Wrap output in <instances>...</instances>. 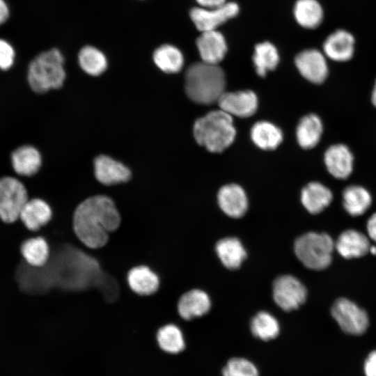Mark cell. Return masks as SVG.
<instances>
[{
    "mask_svg": "<svg viewBox=\"0 0 376 376\" xmlns=\"http://www.w3.org/2000/svg\"><path fill=\"white\" fill-rule=\"evenodd\" d=\"M121 223V215L112 198L95 194L82 200L72 215V228L79 241L90 249L103 247L110 234Z\"/></svg>",
    "mask_w": 376,
    "mask_h": 376,
    "instance_id": "1",
    "label": "cell"
},
{
    "mask_svg": "<svg viewBox=\"0 0 376 376\" xmlns=\"http://www.w3.org/2000/svg\"><path fill=\"white\" fill-rule=\"evenodd\" d=\"M185 81L187 96L198 104L217 102L225 92V74L218 65L203 61L194 63L186 70Z\"/></svg>",
    "mask_w": 376,
    "mask_h": 376,
    "instance_id": "2",
    "label": "cell"
},
{
    "mask_svg": "<svg viewBox=\"0 0 376 376\" xmlns=\"http://www.w3.org/2000/svg\"><path fill=\"white\" fill-rule=\"evenodd\" d=\"M196 142L212 152H221L233 142L236 131L230 115L221 109L198 118L194 125Z\"/></svg>",
    "mask_w": 376,
    "mask_h": 376,
    "instance_id": "3",
    "label": "cell"
},
{
    "mask_svg": "<svg viewBox=\"0 0 376 376\" xmlns=\"http://www.w3.org/2000/svg\"><path fill=\"white\" fill-rule=\"evenodd\" d=\"M65 79L64 58L56 48L41 52L31 62L27 79L33 91L43 93L61 88Z\"/></svg>",
    "mask_w": 376,
    "mask_h": 376,
    "instance_id": "4",
    "label": "cell"
},
{
    "mask_svg": "<svg viewBox=\"0 0 376 376\" xmlns=\"http://www.w3.org/2000/svg\"><path fill=\"white\" fill-rule=\"evenodd\" d=\"M334 247L331 237L327 233L310 232L296 240L294 250L297 258L306 267L322 270L331 264Z\"/></svg>",
    "mask_w": 376,
    "mask_h": 376,
    "instance_id": "5",
    "label": "cell"
},
{
    "mask_svg": "<svg viewBox=\"0 0 376 376\" xmlns=\"http://www.w3.org/2000/svg\"><path fill=\"white\" fill-rule=\"evenodd\" d=\"M29 200L27 190L19 180L13 177L0 178V220L13 224Z\"/></svg>",
    "mask_w": 376,
    "mask_h": 376,
    "instance_id": "6",
    "label": "cell"
},
{
    "mask_svg": "<svg viewBox=\"0 0 376 376\" xmlns=\"http://www.w3.org/2000/svg\"><path fill=\"white\" fill-rule=\"evenodd\" d=\"M273 299L283 311L297 309L306 299L307 291L303 283L292 275H282L273 283Z\"/></svg>",
    "mask_w": 376,
    "mask_h": 376,
    "instance_id": "7",
    "label": "cell"
},
{
    "mask_svg": "<svg viewBox=\"0 0 376 376\" xmlns=\"http://www.w3.org/2000/svg\"><path fill=\"white\" fill-rule=\"evenodd\" d=\"M331 315L341 329L347 334L361 335L368 328L366 311L347 299H337L332 306Z\"/></svg>",
    "mask_w": 376,
    "mask_h": 376,
    "instance_id": "8",
    "label": "cell"
},
{
    "mask_svg": "<svg viewBox=\"0 0 376 376\" xmlns=\"http://www.w3.org/2000/svg\"><path fill=\"white\" fill-rule=\"evenodd\" d=\"M239 10L236 3L226 2L213 8L194 7L191 9L189 15L196 29L203 32L217 30L219 26L236 16Z\"/></svg>",
    "mask_w": 376,
    "mask_h": 376,
    "instance_id": "9",
    "label": "cell"
},
{
    "mask_svg": "<svg viewBox=\"0 0 376 376\" xmlns=\"http://www.w3.org/2000/svg\"><path fill=\"white\" fill-rule=\"evenodd\" d=\"M295 65L308 81L320 84L327 79L329 70L324 54L316 49L300 52L295 58Z\"/></svg>",
    "mask_w": 376,
    "mask_h": 376,
    "instance_id": "10",
    "label": "cell"
},
{
    "mask_svg": "<svg viewBox=\"0 0 376 376\" xmlns=\"http://www.w3.org/2000/svg\"><path fill=\"white\" fill-rule=\"evenodd\" d=\"M217 102L220 109L240 118L251 116L258 108L257 96L251 91L224 92Z\"/></svg>",
    "mask_w": 376,
    "mask_h": 376,
    "instance_id": "11",
    "label": "cell"
},
{
    "mask_svg": "<svg viewBox=\"0 0 376 376\" xmlns=\"http://www.w3.org/2000/svg\"><path fill=\"white\" fill-rule=\"evenodd\" d=\"M53 216V209L46 201L33 198L24 205L19 219L27 230L36 233L51 221Z\"/></svg>",
    "mask_w": 376,
    "mask_h": 376,
    "instance_id": "12",
    "label": "cell"
},
{
    "mask_svg": "<svg viewBox=\"0 0 376 376\" xmlns=\"http://www.w3.org/2000/svg\"><path fill=\"white\" fill-rule=\"evenodd\" d=\"M355 39L353 35L344 29L331 33L323 42L324 55L338 62L350 60L354 53Z\"/></svg>",
    "mask_w": 376,
    "mask_h": 376,
    "instance_id": "13",
    "label": "cell"
},
{
    "mask_svg": "<svg viewBox=\"0 0 376 376\" xmlns=\"http://www.w3.org/2000/svg\"><path fill=\"white\" fill-rule=\"evenodd\" d=\"M94 173L98 182L108 186L127 182L131 177V172L125 165L107 155H100L95 159Z\"/></svg>",
    "mask_w": 376,
    "mask_h": 376,
    "instance_id": "14",
    "label": "cell"
},
{
    "mask_svg": "<svg viewBox=\"0 0 376 376\" xmlns=\"http://www.w3.org/2000/svg\"><path fill=\"white\" fill-rule=\"evenodd\" d=\"M196 46L202 61L210 64L218 65L227 52L226 40L217 30L201 32Z\"/></svg>",
    "mask_w": 376,
    "mask_h": 376,
    "instance_id": "15",
    "label": "cell"
},
{
    "mask_svg": "<svg viewBox=\"0 0 376 376\" xmlns=\"http://www.w3.org/2000/svg\"><path fill=\"white\" fill-rule=\"evenodd\" d=\"M127 283L130 290L139 296L152 295L160 287L159 275L145 265L132 267L127 274Z\"/></svg>",
    "mask_w": 376,
    "mask_h": 376,
    "instance_id": "16",
    "label": "cell"
},
{
    "mask_svg": "<svg viewBox=\"0 0 376 376\" xmlns=\"http://www.w3.org/2000/svg\"><path fill=\"white\" fill-rule=\"evenodd\" d=\"M324 160L329 173L337 179H346L353 169V155L345 144H334L325 151Z\"/></svg>",
    "mask_w": 376,
    "mask_h": 376,
    "instance_id": "17",
    "label": "cell"
},
{
    "mask_svg": "<svg viewBox=\"0 0 376 376\" xmlns=\"http://www.w3.org/2000/svg\"><path fill=\"white\" fill-rule=\"evenodd\" d=\"M217 201L221 210L232 218L242 217L248 208L246 195L244 189L236 184L223 186L217 194Z\"/></svg>",
    "mask_w": 376,
    "mask_h": 376,
    "instance_id": "18",
    "label": "cell"
},
{
    "mask_svg": "<svg viewBox=\"0 0 376 376\" xmlns=\"http://www.w3.org/2000/svg\"><path fill=\"white\" fill-rule=\"evenodd\" d=\"M19 252L25 264L38 268L47 263L51 249L48 240L44 236L35 233L23 240L19 246Z\"/></svg>",
    "mask_w": 376,
    "mask_h": 376,
    "instance_id": "19",
    "label": "cell"
},
{
    "mask_svg": "<svg viewBox=\"0 0 376 376\" xmlns=\"http://www.w3.org/2000/svg\"><path fill=\"white\" fill-rule=\"evenodd\" d=\"M211 306L209 296L201 290L193 289L183 293L177 302V312L185 320L203 316Z\"/></svg>",
    "mask_w": 376,
    "mask_h": 376,
    "instance_id": "20",
    "label": "cell"
},
{
    "mask_svg": "<svg viewBox=\"0 0 376 376\" xmlns=\"http://www.w3.org/2000/svg\"><path fill=\"white\" fill-rule=\"evenodd\" d=\"M370 246L368 238L355 230H347L342 233L335 244L338 253L347 259L366 255Z\"/></svg>",
    "mask_w": 376,
    "mask_h": 376,
    "instance_id": "21",
    "label": "cell"
},
{
    "mask_svg": "<svg viewBox=\"0 0 376 376\" xmlns=\"http://www.w3.org/2000/svg\"><path fill=\"white\" fill-rule=\"evenodd\" d=\"M332 201V193L326 186L318 182L306 185L301 192V201L311 214L321 212Z\"/></svg>",
    "mask_w": 376,
    "mask_h": 376,
    "instance_id": "22",
    "label": "cell"
},
{
    "mask_svg": "<svg viewBox=\"0 0 376 376\" xmlns=\"http://www.w3.org/2000/svg\"><path fill=\"white\" fill-rule=\"evenodd\" d=\"M216 253L222 264L229 269H237L246 258V252L237 237L219 240L215 246Z\"/></svg>",
    "mask_w": 376,
    "mask_h": 376,
    "instance_id": "23",
    "label": "cell"
},
{
    "mask_svg": "<svg viewBox=\"0 0 376 376\" xmlns=\"http://www.w3.org/2000/svg\"><path fill=\"white\" fill-rule=\"evenodd\" d=\"M11 162L15 171L21 175L31 176L40 169L42 158L38 150L31 146H23L13 151Z\"/></svg>",
    "mask_w": 376,
    "mask_h": 376,
    "instance_id": "24",
    "label": "cell"
},
{
    "mask_svg": "<svg viewBox=\"0 0 376 376\" xmlns=\"http://www.w3.org/2000/svg\"><path fill=\"white\" fill-rule=\"evenodd\" d=\"M251 138L258 148L265 150H272L282 142L283 133L280 128L273 123L259 121L251 127Z\"/></svg>",
    "mask_w": 376,
    "mask_h": 376,
    "instance_id": "25",
    "label": "cell"
},
{
    "mask_svg": "<svg viewBox=\"0 0 376 376\" xmlns=\"http://www.w3.org/2000/svg\"><path fill=\"white\" fill-rule=\"evenodd\" d=\"M322 123L315 114H308L301 118L296 130V136L299 146L304 149L315 147L321 138Z\"/></svg>",
    "mask_w": 376,
    "mask_h": 376,
    "instance_id": "26",
    "label": "cell"
},
{
    "mask_svg": "<svg viewBox=\"0 0 376 376\" xmlns=\"http://www.w3.org/2000/svg\"><path fill=\"white\" fill-rule=\"evenodd\" d=\"M293 13L297 22L308 29L318 27L324 17L323 8L317 0H297Z\"/></svg>",
    "mask_w": 376,
    "mask_h": 376,
    "instance_id": "27",
    "label": "cell"
},
{
    "mask_svg": "<svg viewBox=\"0 0 376 376\" xmlns=\"http://www.w3.org/2000/svg\"><path fill=\"white\" fill-rule=\"evenodd\" d=\"M152 58L155 65L166 73H177L181 70L184 64L180 50L169 44L157 47L153 52Z\"/></svg>",
    "mask_w": 376,
    "mask_h": 376,
    "instance_id": "28",
    "label": "cell"
},
{
    "mask_svg": "<svg viewBox=\"0 0 376 376\" xmlns=\"http://www.w3.org/2000/svg\"><path fill=\"white\" fill-rule=\"evenodd\" d=\"M343 206L352 216L363 214L370 206L372 198L370 193L363 187L351 185L343 192Z\"/></svg>",
    "mask_w": 376,
    "mask_h": 376,
    "instance_id": "29",
    "label": "cell"
},
{
    "mask_svg": "<svg viewBox=\"0 0 376 376\" xmlns=\"http://www.w3.org/2000/svg\"><path fill=\"white\" fill-rule=\"evenodd\" d=\"M156 340L159 347L167 353L178 354L185 347L181 329L173 323L161 326L157 331Z\"/></svg>",
    "mask_w": 376,
    "mask_h": 376,
    "instance_id": "30",
    "label": "cell"
},
{
    "mask_svg": "<svg viewBox=\"0 0 376 376\" xmlns=\"http://www.w3.org/2000/svg\"><path fill=\"white\" fill-rule=\"evenodd\" d=\"M253 61L257 74L263 77L269 70H273L279 61L276 47L269 42H263L255 46Z\"/></svg>",
    "mask_w": 376,
    "mask_h": 376,
    "instance_id": "31",
    "label": "cell"
},
{
    "mask_svg": "<svg viewBox=\"0 0 376 376\" xmlns=\"http://www.w3.org/2000/svg\"><path fill=\"white\" fill-rule=\"evenodd\" d=\"M78 62L81 68L91 76L102 74L107 68V59L97 48L87 45L82 47L78 54Z\"/></svg>",
    "mask_w": 376,
    "mask_h": 376,
    "instance_id": "32",
    "label": "cell"
},
{
    "mask_svg": "<svg viewBox=\"0 0 376 376\" xmlns=\"http://www.w3.org/2000/svg\"><path fill=\"white\" fill-rule=\"evenodd\" d=\"M250 328L255 337L264 341L276 338L280 331L277 320L265 311L259 312L252 318Z\"/></svg>",
    "mask_w": 376,
    "mask_h": 376,
    "instance_id": "33",
    "label": "cell"
},
{
    "mask_svg": "<svg viewBox=\"0 0 376 376\" xmlns=\"http://www.w3.org/2000/svg\"><path fill=\"white\" fill-rule=\"evenodd\" d=\"M222 376H259L257 367L242 357L230 359L222 369Z\"/></svg>",
    "mask_w": 376,
    "mask_h": 376,
    "instance_id": "34",
    "label": "cell"
},
{
    "mask_svg": "<svg viewBox=\"0 0 376 376\" xmlns=\"http://www.w3.org/2000/svg\"><path fill=\"white\" fill-rule=\"evenodd\" d=\"M15 51L13 47L6 40L0 38V68L8 70L13 64Z\"/></svg>",
    "mask_w": 376,
    "mask_h": 376,
    "instance_id": "35",
    "label": "cell"
},
{
    "mask_svg": "<svg viewBox=\"0 0 376 376\" xmlns=\"http://www.w3.org/2000/svg\"><path fill=\"white\" fill-rule=\"evenodd\" d=\"M366 376H376V350L371 352L364 363Z\"/></svg>",
    "mask_w": 376,
    "mask_h": 376,
    "instance_id": "36",
    "label": "cell"
},
{
    "mask_svg": "<svg viewBox=\"0 0 376 376\" xmlns=\"http://www.w3.org/2000/svg\"><path fill=\"white\" fill-rule=\"evenodd\" d=\"M367 231L369 237L376 242V213L373 214L367 221Z\"/></svg>",
    "mask_w": 376,
    "mask_h": 376,
    "instance_id": "37",
    "label": "cell"
},
{
    "mask_svg": "<svg viewBox=\"0 0 376 376\" xmlns=\"http://www.w3.org/2000/svg\"><path fill=\"white\" fill-rule=\"evenodd\" d=\"M201 7L213 8L221 6L226 3V0H196Z\"/></svg>",
    "mask_w": 376,
    "mask_h": 376,
    "instance_id": "38",
    "label": "cell"
},
{
    "mask_svg": "<svg viewBox=\"0 0 376 376\" xmlns=\"http://www.w3.org/2000/svg\"><path fill=\"white\" fill-rule=\"evenodd\" d=\"M9 16V9L4 1V0H0V24L4 23Z\"/></svg>",
    "mask_w": 376,
    "mask_h": 376,
    "instance_id": "39",
    "label": "cell"
},
{
    "mask_svg": "<svg viewBox=\"0 0 376 376\" xmlns=\"http://www.w3.org/2000/svg\"><path fill=\"white\" fill-rule=\"evenodd\" d=\"M372 102L373 105L376 107V81L372 93Z\"/></svg>",
    "mask_w": 376,
    "mask_h": 376,
    "instance_id": "40",
    "label": "cell"
},
{
    "mask_svg": "<svg viewBox=\"0 0 376 376\" xmlns=\"http://www.w3.org/2000/svg\"><path fill=\"white\" fill-rule=\"evenodd\" d=\"M369 251H370L373 255H376V246H370Z\"/></svg>",
    "mask_w": 376,
    "mask_h": 376,
    "instance_id": "41",
    "label": "cell"
}]
</instances>
